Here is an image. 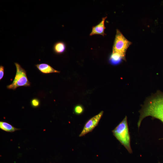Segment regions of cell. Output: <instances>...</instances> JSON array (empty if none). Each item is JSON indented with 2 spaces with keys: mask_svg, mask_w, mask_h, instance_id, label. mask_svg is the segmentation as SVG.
<instances>
[{
  "mask_svg": "<svg viewBox=\"0 0 163 163\" xmlns=\"http://www.w3.org/2000/svg\"><path fill=\"white\" fill-rule=\"evenodd\" d=\"M139 112L140 116L137 122L139 129L143 120L149 116L158 119L163 123V92L157 91L146 98ZM159 139L163 140V138Z\"/></svg>",
  "mask_w": 163,
  "mask_h": 163,
  "instance_id": "obj_1",
  "label": "cell"
},
{
  "mask_svg": "<svg viewBox=\"0 0 163 163\" xmlns=\"http://www.w3.org/2000/svg\"><path fill=\"white\" fill-rule=\"evenodd\" d=\"M113 136L123 145L129 153L133 151L130 145V136L127 120V116L112 131Z\"/></svg>",
  "mask_w": 163,
  "mask_h": 163,
  "instance_id": "obj_2",
  "label": "cell"
},
{
  "mask_svg": "<svg viewBox=\"0 0 163 163\" xmlns=\"http://www.w3.org/2000/svg\"><path fill=\"white\" fill-rule=\"evenodd\" d=\"M132 44L118 29H117L113 46L112 52L120 54L124 61H126V52L128 48Z\"/></svg>",
  "mask_w": 163,
  "mask_h": 163,
  "instance_id": "obj_3",
  "label": "cell"
},
{
  "mask_svg": "<svg viewBox=\"0 0 163 163\" xmlns=\"http://www.w3.org/2000/svg\"><path fill=\"white\" fill-rule=\"evenodd\" d=\"M16 68V73L13 82L8 85L7 88L8 89L15 90L18 87L21 86H29L30 83L27 77L26 72L21 65L15 62Z\"/></svg>",
  "mask_w": 163,
  "mask_h": 163,
  "instance_id": "obj_4",
  "label": "cell"
},
{
  "mask_svg": "<svg viewBox=\"0 0 163 163\" xmlns=\"http://www.w3.org/2000/svg\"><path fill=\"white\" fill-rule=\"evenodd\" d=\"M103 114L101 111L98 114L90 119L85 124L82 131L79 135V137L85 136L91 132L97 125Z\"/></svg>",
  "mask_w": 163,
  "mask_h": 163,
  "instance_id": "obj_5",
  "label": "cell"
},
{
  "mask_svg": "<svg viewBox=\"0 0 163 163\" xmlns=\"http://www.w3.org/2000/svg\"><path fill=\"white\" fill-rule=\"evenodd\" d=\"M107 18V16L103 18L101 21L98 24L92 27L91 31L90 34V36L98 34L104 36L106 35L104 33V30L106 28L104 23Z\"/></svg>",
  "mask_w": 163,
  "mask_h": 163,
  "instance_id": "obj_6",
  "label": "cell"
},
{
  "mask_svg": "<svg viewBox=\"0 0 163 163\" xmlns=\"http://www.w3.org/2000/svg\"><path fill=\"white\" fill-rule=\"evenodd\" d=\"M35 66L39 71L43 74L60 72V71L55 70L47 63H40L36 64Z\"/></svg>",
  "mask_w": 163,
  "mask_h": 163,
  "instance_id": "obj_7",
  "label": "cell"
},
{
  "mask_svg": "<svg viewBox=\"0 0 163 163\" xmlns=\"http://www.w3.org/2000/svg\"><path fill=\"white\" fill-rule=\"evenodd\" d=\"M66 45L65 42L59 41L56 42L53 45V50L54 52L57 54L64 53L66 49Z\"/></svg>",
  "mask_w": 163,
  "mask_h": 163,
  "instance_id": "obj_8",
  "label": "cell"
},
{
  "mask_svg": "<svg viewBox=\"0 0 163 163\" xmlns=\"http://www.w3.org/2000/svg\"><path fill=\"white\" fill-rule=\"evenodd\" d=\"M122 60H124L122 56L119 54L112 52L109 58L110 64L113 65H116L120 63Z\"/></svg>",
  "mask_w": 163,
  "mask_h": 163,
  "instance_id": "obj_9",
  "label": "cell"
},
{
  "mask_svg": "<svg viewBox=\"0 0 163 163\" xmlns=\"http://www.w3.org/2000/svg\"><path fill=\"white\" fill-rule=\"evenodd\" d=\"M0 128L7 132H13L18 129L6 122H0Z\"/></svg>",
  "mask_w": 163,
  "mask_h": 163,
  "instance_id": "obj_10",
  "label": "cell"
},
{
  "mask_svg": "<svg viewBox=\"0 0 163 163\" xmlns=\"http://www.w3.org/2000/svg\"><path fill=\"white\" fill-rule=\"evenodd\" d=\"M84 111L83 107L81 105L76 106L74 109V112L77 114H80L82 113Z\"/></svg>",
  "mask_w": 163,
  "mask_h": 163,
  "instance_id": "obj_11",
  "label": "cell"
},
{
  "mask_svg": "<svg viewBox=\"0 0 163 163\" xmlns=\"http://www.w3.org/2000/svg\"><path fill=\"white\" fill-rule=\"evenodd\" d=\"M31 104L33 107H37L39 106L40 101L38 99L34 98L31 100Z\"/></svg>",
  "mask_w": 163,
  "mask_h": 163,
  "instance_id": "obj_12",
  "label": "cell"
},
{
  "mask_svg": "<svg viewBox=\"0 0 163 163\" xmlns=\"http://www.w3.org/2000/svg\"><path fill=\"white\" fill-rule=\"evenodd\" d=\"M4 67L2 66H0V80H1L3 78L4 75Z\"/></svg>",
  "mask_w": 163,
  "mask_h": 163,
  "instance_id": "obj_13",
  "label": "cell"
},
{
  "mask_svg": "<svg viewBox=\"0 0 163 163\" xmlns=\"http://www.w3.org/2000/svg\"><path fill=\"white\" fill-rule=\"evenodd\" d=\"M158 163H160V162H159Z\"/></svg>",
  "mask_w": 163,
  "mask_h": 163,
  "instance_id": "obj_14",
  "label": "cell"
}]
</instances>
